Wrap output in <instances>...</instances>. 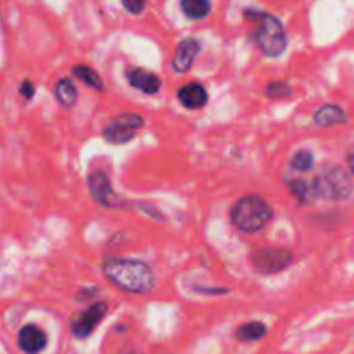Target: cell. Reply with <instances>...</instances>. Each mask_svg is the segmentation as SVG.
Masks as SVG:
<instances>
[{
	"label": "cell",
	"mask_w": 354,
	"mask_h": 354,
	"mask_svg": "<svg viewBox=\"0 0 354 354\" xmlns=\"http://www.w3.org/2000/svg\"><path fill=\"white\" fill-rule=\"evenodd\" d=\"M311 190H313V196L320 199L344 201L351 196V176L342 168H332L313 180Z\"/></svg>",
	"instance_id": "cell-4"
},
{
	"label": "cell",
	"mask_w": 354,
	"mask_h": 354,
	"mask_svg": "<svg viewBox=\"0 0 354 354\" xmlns=\"http://www.w3.org/2000/svg\"><path fill=\"white\" fill-rule=\"evenodd\" d=\"M273 211L265 199L258 196H245L237 201L230 211V220L239 230L254 234L263 230L272 221Z\"/></svg>",
	"instance_id": "cell-3"
},
{
	"label": "cell",
	"mask_w": 354,
	"mask_h": 354,
	"mask_svg": "<svg viewBox=\"0 0 354 354\" xmlns=\"http://www.w3.org/2000/svg\"><path fill=\"white\" fill-rule=\"evenodd\" d=\"M17 344H19L23 353L38 354L40 351H44L45 346H47V335L37 325H26V327H23L19 330Z\"/></svg>",
	"instance_id": "cell-8"
},
{
	"label": "cell",
	"mask_w": 354,
	"mask_h": 354,
	"mask_svg": "<svg viewBox=\"0 0 354 354\" xmlns=\"http://www.w3.org/2000/svg\"><path fill=\"white\" fill-rule=\"evenodd\" d=\"M73 73H75L76 78L82 80L85 85L92 86V88H97V90H104V83L95 69L88 68V66L85 64H76L75 68H73Z\"/></svg>",
	"instance_id": "cell-17"
},
{
	"label": "cell",
	"mask_w": 354,
	"mask_h": 354,
	"mask_svg": "<svg viewBox=\"0 0 354 354\" xmlns=\"http://www.w3.org/2000/svg\"><path fill=\"white\" fill-rule=\"evenodd\" d=\"M180 6L183 14L190 19H204L211 10L209 0H182Z\"/></svg>",
	"instance_id": "cell-16"
},
{
	"label": "cell",
	"mask_w": 354,
	"mask_h": 354,
	"mask_svg": "<svg viewBox=\"0 0 354 354\" xmlns=\"http://www.w3.org/2000/svg\"><path fill=\"white\" fill-rule=\"evenodd\" d=\"M315 123L320 124V127H332V124H342L348 123L349 116L341 106H335V104H325L320 109L315 113L313 116Z\"/></svg>",
	"instance_id": "cell-13"
},
{
	"label": "cell",
	"mask_w": 354,
	"mask_h": 354,
	"mask_svg": "<svg viewBox=\"0 0 354 354\" xmlns=\"http://www.w3.org/2000/svg\"><path fill=\"white\" fill-rule=\"evenodd\" d=\"M348 166H349V169L354 173V147H351V151L348 152Z\"/></svg>",
	"instance_id": "cell-23"
},
{
	"label": "cell",
	"mask_w": 354,
	"mask_h": 354,
	"mask_svg": "<svg viewBox=\"0 0 354 354\" xmlns=\"http://www.w3.org/2000/svg\"><path fill=\"white\" fill-rule=\"evenodd\" d=\"M290 165H292V168L296 169V171L306 173V171H310V169H313L315 158L310 151H299L294 154Z\"/></svg>",
	"instance_id": "cell-19"
},
{
	"label": "cell",
	"mask_w": 354,
	"mask_h": 354,
	"mask_svg": "<svg viewBox=\"0 0 354 354\" xmlns=\"http://www.w3.org/2000/svg\"><path fill=\"white\" fill-rule=\"evenodd\" d=\"M292 263V252L287 249H259L252 254V265L259 273H279Z\"/></svg>",
	"instance_id": "cell-6"
},
{
	"label": "cell",
	"mask_w": 354,
	"mask_h": 354,
	"mask_svg": "<svg viewBox=\"0 0 354 354\" xmlns=\"http://www.w3.org/2000/svg\"><path fill=\"white\" fill-rule=\"evenodd\" d=\"M123 354H140V353H123Z\"/></svg>",
	"instance_id": "cell-25"
},
{
	"label": "cell",
	"mask_w": 354,
	"mask_h": 354,
	"mask_svg": "<svg viewBox=\"0 0 354 354\" xmlns=\"http://www.w3.org/2000/svg\"><path fill=\"white\" fill-rule=\"evenodd\" d=\"M266 335V325L261 322H249L237 328V339L242 342L259 341Z\"/></svg>",
	"instance_id": "cell-15"
},
{
	"label": "cell",
	"mask_w": 354,
	"mask_h": 354,
	"mask_svg": "<svg viewBox=\"0 0 354 354\" xmlns=\"http://www.w3.org/2000/svg\"><path fill=\"white\" fill-rule=\"evenodd\" d=\"M55 99L59 100L62 107H73L76 104V99H78V92H76V86L73 85L71 80H59L54 86Z\"/></svg>",
	"instance_id": "cell-14"
},
{
	"label": "cell",
	"mask_w": 354,
	"mask_h": 354,
	"mask_svg": "<svg viewBox=\"0 0 354 354\" xmlns=\"http://www.w3.org/2000/svg\"><path fill=\"white\" fill-rule=\"evenodd\" d=\"M88 187L90 194H92L93 199L100 204V206L113 207L114 206V190L111 187L109 178H107L104 173L95 171L88 176Z\"/></svg>",
	"instance_id": "cell-10"
},
{
	"label": "cell",
	"mask_w": 354,
	"mask_h": 354,
	"mask_svg": "<svg viewBox=\"0 0 354 354\" xmlns=\"http://www.w3.org/2000/svg\"><path fill=\"white\" fill-rule=\"evenodd\" d=\"M104 275L118 289L130 294H147L154 287L151 266L138 259L111 258L102 266Z\"/></svg>",
	"instance_id": "cell-1"
},
{
	"label": "cell",
	"mask_w": 354,
	"mask_h": 354,
	"mask_svg": "<svg viewBox=\"0 0 354 354\" xmlns=\"http://www.w3.org/2000/svg\"><path fill=\"white\" fill-rule=\"evenodd\" d=\"M121 3H123V7L128 10V12L140 14L142 10L145 9L147 0H121Z\"/></svg>",
	"instance_id": "cell-21"
},
{
	"label": "cell",
	"mask_w": 354,
	"mask_h": 354,
	"mask_svg": "<svg viewBox=\"0 0 354 354\" xmlns=\"http://www.w3.org/2000/svg\"><path fill=\"white\" fill-rule=\"evenodd\" d=\"M290 92H292V88L286 82H272L266 86V95L270 99H286L290 95Z\"/></svg>",
	"instance_id": "cell-20"
},
{
	"label": "cell",
	"mask_w": 354,
	"mask_h": 354,
	"mask_svg": "<svg viewBox=\"0 0 354 354\" xmlns=\"http://www.w3.org/2000/svg\"><path fill=\"white\" fill-rule=\"evenodd\" d=\"M107 313V304L106 303H95L83 311L75 322H73V335L76 339H86L102 322V318Z\"/></svg>",
	"instance_id": "cell-7"
},
{
	"label": "cell",
	"mask_w": 354,
	"mask_h": 354,
	"mask_svg": "<svg viewBox=\"0 0 354 354\" xmlns=\"http://www.w3.org/2000/svg\"><path fill=\"white\" fill-rule=\"evenodd\" d=\"M33 93H35L33 83H31V82H24L23 85H21V95L26 97V99H31V97H33Z\"/></svg>",
	"instance_id": "cell-22"
},
{
	"label": "cell",
	"mask_w": 354,
	"mask_h": 354,
	"mask_svg": "<svg viewBox=\"0 0 354 354\" xmlns=\"http://www.w3.org/2000/svg\"><path fill=\"white\" fill-rule=\"evenodd\" d=\"M244 16L258 23L256 44L261 48L263 54L268 55V57H279L287 47V35L279 17L272 16V14L259 12V10L254 9H248Z\"/></svg>",
	"instance_id": "cell-2"
},
{
	"label": "cell",
	"mask_w": 354,
	"mask_h": 354,
	"mask_svg": "<svg viewBox=\"0 0 354 354\" xmlns=\"http://www.w3.org/2000/svg\"><path fill=\"white\" fill-rule=\"evenodd\" d=\"M93 294H97V289H90V290H85V292L78 294V299H85V297H90V296H93Z\"/></svg>",
	"instance_id": "cell-24"
},
{
	"label": "cell",
	"mask_w": 354,
	"mask_h": 354,
	"mask_svg": "<svg viewBox=\"0 0 354 354\" xmlns=\"http://www.w3.org/2000/svg\"><path fill=\"white\" fill-rule=\"evenodd\" d=\"M142 127H144V118L142 116H138V114H121L104 128V138L109 144H127L137 135V130Z\"/></svg>",
	"instance_id": "cell-5"
},
{
	"label": "cell",
	"mask_w": 354,
	"mask_h": 354,
	"mask_svg": "<svg viewBox=\"0 0 354 354\" xmlns=\"http://www.w3.org/2000/svg\"><path fill=\"white\" fill-rule=\"evenodd\" d=\"M178 100L187 109H201L207 102L206 88L199 83H189L178 90Z\"/></svg>",
	"instance_id": "cell-12"
},
{
	"label": "cell",
	"mask_w": 354,
	"mask_h": 354,
	"mask_svg": "<svg viewBox=\"0 0 354 354\" xmlns=\"http://www.w3.org/2000/svg\"><path fill=\"white\" fill-rule=\"evenodd\" d=\"M127 78L133 88L140 90V92L147 93V95H152V93L159 92V88H161V80L158 78V75H154L152 71H147V69H130L127 73Z\"/></svg>",
	"instance_id": "cell-11"
},
{
	"label": "cell",
	"mask_w": 354,
	"mask_h": 354,
	"mask_svg": "<svg viewBox=\"0 0 354 354\" xmlns=\"http://www.w3.org/2000/svg\"><path fill=\"white\" fill-rule=\"evenodd\" d=\"M289 189H290V192H292V196L303 204L311 203V199L315 197L313 190H311V185H308L304 180H290Z\"/></svg>",
	"instance_id": "cell-18"
},
{
	"label": "cell",
	"mask_w": 354,
	"mask_h": 354,
	"mask_svg": "<svg viewBox=\"0 0 354 354\" xmlns=\"http://www.w3.org/2000/svg\"><path fill=\"white\" fill-rule=\"evenodd\" d=\"M201 50V44L196 38H185L178 44L175 52V57H173V69L176 73H187L192 68L194 61H196L197 54Z\"/></svg>",
	"instance_id": "cell-9"
}]
</instances>
